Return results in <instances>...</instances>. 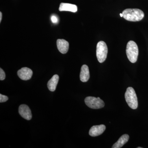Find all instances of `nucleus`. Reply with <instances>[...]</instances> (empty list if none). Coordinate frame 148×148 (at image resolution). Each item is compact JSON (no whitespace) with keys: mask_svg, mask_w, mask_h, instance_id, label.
I'll use <instances>...</instances> for the list:
<instances>
[{"mask_svg":"<svg viewBox=\"0 0 148 148\" xmlns=\"http://www.w3.org/2000/svg\"><path fill=\"white\" fill-rule=\"evenodd\" d=\"M122 14L125 19L130 21H141L145 16L143 11L139 9H127L123 11Z\"/></svg>","mask_w":148,"mask_h":148,"instance_id":"nucleus-1","label":"nucleus"},{"mask_svg":"<svg viewBox=\"0 0 148 148\" xmlns=\"http://www.w3.org/2000/svg\"><path fill=\"white\" fill-rule=\"evenodd\" d=\"M126 55L130 61L135 63L138 59L139 50L138 45L133 41H130L127 43L126 49Z\"/></svg>","mask_w":148,"mask_h":148,"instance_id":"nucleus-2","label":"nucleus"},{"mask_svg":"<svg viewBox=\"0 0 148 148\" xmlns=\"http://www.w3.org/2000/svg\"><path fill=\"white\" fill-rule=\"evenodd\" d=\"M125 97L126 103L131 108L135 110L138 108V98L133 88H127L125 94Z\"/></svg>","mask_w":148,"mask_h":148,"instance_id":"nucleus-3","label":"nucleus"},{"mask_svg":"<svg viewBox=\"0 0 148 148\" xmlns=\"http://www.w3.org/2000/svg\"><path fill=\"white\" fill-rule=\"evenodd\" d=\"M108 53V48L106 42H99L96 47V56L98 61L102 63L106 61Z\"/></svg>","mask_w":148,"mask_h":148,"instance_id":"nucleus-4","label":"nucleus"},{"mask_svg":"<svg viewBox=\"0 0 148 148\" xmlns=\"http://www.w3.org/2000/svg\"><path fill=\"white\" fill-rule=\"evenodd\" d=\"M84 101L86 106L91 109H101L105 106L104 101L99 97L88 96L85 99Z\"/></svg>","mask_w":148,"mask_h":148,"instance_id":"nucleus-5","label":"nucleus"},{"mask_svg":"<svg viewBox=\"0 0 148 148\" xmlns=\"http://www.w3.org/2000/svg\"><path fill=\"white\" fill-rule=\"evenodd\" d=\"M33 73L32 70L27 67L22 68L17 72V75L18 77L23 80H28L31 79Z\"/></svg>","mask_w":148,"mask_h":148,"instance_id":"nucleus-6","label":"nucleus"},{"mask_svg":"<svg viewBox=\"0 0 148 148\" xmlns=\"http://www.w3.org/2000/svg\"><path fill=\"white\" fill-rule=\"evenodd\" d=\"M18 112L23 118L27 120H30L32 119V114L31 110L26 105H21L18 108Z\"/></svg>","mask_w":148,"mask_h":148,"instance_id":"nucleus-7","label":"nucleus"},{"mask_svg":"<svg viewBox=\"0 0 148 148\" xmlns=\"http://www.w3.org/2000/svg\"><path fill=\"white\" fill-rule=\"evenodd\" d=\"M106 129V126L104 125H94L89 130V134L91 137H96L101 135Z\"/></svg>","mask_w":148,"mask_h":148,"instance_id":"nucleus-8","label":"nucleus"},{"mask_svg":"<svg viewBox=\"0 0 148 148\" xmlns=\"http://www.w3.org/2000/svg\"><path fill=\"white\" fill-rule=\"evenodd\" d=\"M57 48L63 54L66 53L69 49V44L68 41L64 39H58L56 42Z\"/></svg>","mask_w":148,"mask_h":148,"instance_id":"nucleus-9","label":"nucleus"},{"mask_svg":"<svg viewBox=\"0 0 148 148\" xmlns=\"http://www.w3.org/2000/svg\"><path fill=\"white\" fill-rule=\"evenodd\" d=\"M90 78V73L89 69L87 65H83L81 70L80 74V79L82 82H86Z\"/></svg>","mask_w":148,"mask_h":148,"instance_id":"nucleus-10","label":"nucleus"},{"mask_svg":"<svg viewBox=\"0 0 148 148\" xmlns=\"http://www.w3.org/2000/svg\"><path fill=\"white\" fill-rule=\"evenodd\" d=\"M60 11H69L76 12L77 11V7L75 5L67 3H61L59 6Z\"/></svg>","mask_w":148,"mask_h":148,"instance_id":"nucleus-11","label":"nucleus"},{"mask_svg":"<svg viewBox=\"0 0 148 148\" xmlns=\"http://www.w3.org/2000/svg\"><path fill=\"white\" fill-rule=\"evenodd\" d=\"M59 80V76L58 75H55L47 83V86L49 89L51 91H55L56 86Z\"/></svg>","mask_w":148,"mask_h":148,"instance_id":"nucleus-12","label":"nucleus"},{"mask_svg":"<svg viewBox=\"0 0 148 148\" xmlns=\"http://www.w3.org/2000/svg\"><path fill=\"white\" fill-rule=\"evenodd\" d=\"M129 139V136L127 134L122 135L117 142H116L112 147V148H121L125 143H127Z\"/></svg>","mask_w":148,"mask_h":148,"instance_id":"nucleus-13","label":"nucleus"},{"mask_svg":"<svg viewBox=\"0 0 148 148\" xmlns=\"http://www.w3.org/2000/svg\"><path fill=\"white\" fill-rule=\"evenodd\" d=\"M8 100V96L2 95L1 94H0V102L1 103L6 102Z\"/></svg>","mask_w":148,"mask_h":148,"instance_id":"nucleus-14","label":"nucleus"},{"mask_svg":"<svg viewBox=\"0 0 148 148\" xmlns=\"http://www.w3.org/2000/svg\"><path fill=\"white\" fill-rule=\"evenodd\" d=\"M5 78V73L1 68L0 69V80H3Z\"/></svg>","mask_w":148,"mask_h":148,"instance_id":"nucleus-15","label":"nucleus"},{"mask_svg":"<svg viewBox=\"0 0 148 148\" xmlns=\"http://www.w3.org/2000/svg\"><path fill=\"white\" fill-rule=\"evenodd\" d=\"M51 21L53 23H57L58 21V19L57 17L55 15H53L51 16Z\"/></svg>","mask_w":148,"mask_h":148,"instance_id":"nucleus-16","label":"nucleus"},{"mask_svg":"<svg viewBox=\"0 0 148 148\" xmlns=\"http://www.w3.org/2000/svg\"><path fill=\"white\" fill-rule=\"evenodd\" d=\"M2 18V13L1 12H0V22H1Z\"/></svg>","mask_w":148,"mask_h":148,"instance_id":"nucleus-17","label":"nucleus"},{"mask_svg":"<svg viewBox=\"0 0 148 148\" xmlns=\"http://www.w3.org/2000/svg\"><path fill=\"white\" fill-rule=\"evenodd\" d=\"M120 16H121V17H123V14H122H122H120Z\"/></svg>","mask_w":148,"mask_h":148,"instance_id":"nucleus-18","label":"nucleus"},{"mask_svg":"<svg viewBox=\"0 0 148 148\" xmlns=\"http://www.w3.org/2000/svg\"><path fill=\"white\" fill-rule=\"evenodd\" d=\"M138 148H142V147H138Z\"/></svg>","mask_w":148,"mask_h":148,"instance_id":"nucleus-19","label":"nucleus"}]
</instances>
